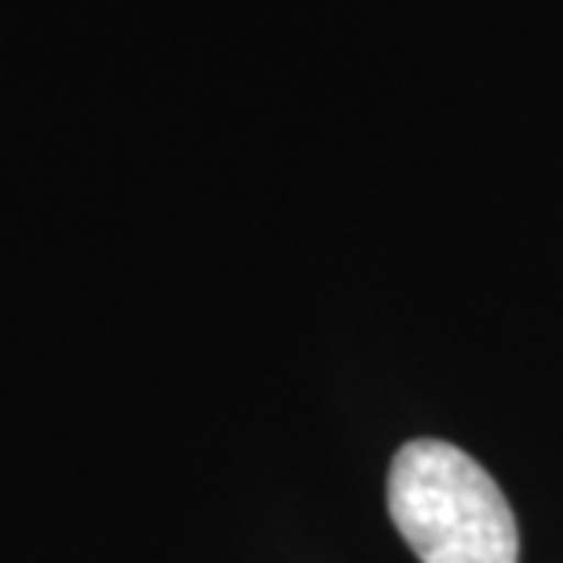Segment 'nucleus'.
<instances>
[{
	"mask_svg": "<svg viewBox=\"0 0 563 563\" xmlns=\"http://www.w3.org/2000/svg\"><path fill=\"white\" fill-rule=\"evenodd\" d=\"M388 512L421 563L520 560V531L501 487L443 439H413L396 454Z\"/></svg>",
	"mask_w": 563,
	"mask_h": 563,
	"instance_id": "obj_1",
	"label": "nucleus"
}]
</instances>
